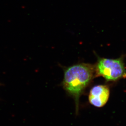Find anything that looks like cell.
I'll return each mask as SVG.
<instances>
[{"mask_svg": "<svg viewBox=\"0 0 126 126\" xmlns=\"http://www.w3.org/2000/svg\"><path fill=\"white\" fill-rule=\"evenodd\" d=\"M95 77V67L87 63L74 64L66 68L62 85L75 100L78 111L80 96L84 89Z\"/></svg>", "mask_w": 126, "mask_h": 126, "instance_id": "6da1fadb", "label": "cell"}, {"mask_svg": "<svg viewBox=\"0 0 126 126\" xmlns=\"http://www.w3.org/2000/svg\"><path fill=\"white\" fill-rule=\"evenodd\" d=\"M124 58H105L98 57L95 67V77L102 76L107 81H115L126 78Z\"/></svg>", "mask_w": 126, "mask_h": 126, "instance_id": "7a4b0ae2", "label": "cell"}, {"mask_svg": "<svg viewBox=\"0 0 126 126\" xmlns=\"http://www.w3.org/2000/svg\"><path fill=\"white\" fill-rule=\"evenodd\" d=\"M110 94V89L107 86H95L90 91L89 100L90 103L94 107H102L107 102Z\"/></svg>", "mask_w": 126, "mask_h": 126, "instance_id": "3957f363", "label": "cell"}]
</instances>
